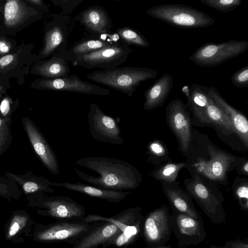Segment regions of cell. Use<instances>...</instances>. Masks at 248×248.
<instances>
[{"mask_svg":"<svg viewBox=\"0 0 248 248\" xmlns=\"http://www.w3.org/2000/svg\"><path fill=\"white\" fill-rule=\"evenodd\" d=\"M78 165L95 171L98 176L89 175L78 170H74L83 180L102 188L123 191L139 187L142 176L137 169L124 160L106 156H89L78 159Z\"/></svg>","mask_w":248,"mask_h":248,"instance_id":"6da1fadb","label":"cell"},{"mask_svg":"<svg viewBox=\"0 0 248 248\" xmlns=\"http://www.w3.org/2000/svg\"><path fill=\"white\" fill-rule=\"evenodd\" d=\"M181 91L186 98L192 122L214 126L226 136L234 133L228 117L208 95V87L193 83L190 87L185 85Z\"/></svg>","mask_w":248,"mask_h":248,"instance_id":"7a4b0ae2","label":"cell"},{"mask_svg":"<svg viewBox=\"0 0 248 248\" xmlns=\"http://www.w3.org/2000/svg\"><path fill=\"white\" fill-rule=\"evenodd\" d=\"M158 73L157 70L146 67H116L94 71L87 78L131 97L142 82L155 78Z\"/></svg>","mask_w":248,"mask_h":248,"instance_id":"3957f363","label":"cell"},{"mask_svg":"<svg viewBox=\"0 0 248 248\" xmlns=\"http://www.w3.org/2000/svg\"><path fill=\"white\" fill-rule=\"evenodd\" d=\"M204 142L209 159L200 155L187 154L186 168L203 177L208 181L217 183L227 181V174L233 169L237 157L218 149L210 141Z\"/></svg>","mask_w":248,"mask_h":248,"instance_id":"277c9868","label":"cell"},{"mask_svg":"<svg viewBox=\"0 0 248 248\" xmlns=\"http://www.w3.org/2000/svg\"><path fill=\"white\" fill-rule=\"evenodd\" d=\"M146 13L153 18L180 29L205 28L215 23L214 19L203 12L179 3L151 6Z\"/></svg>","mask_w":248,"mask_h":248,"instance_id":"5b68a950","label":"cell"},{"mask_svg":"<svg viewBox=\"0 0 248 248\" xmlns=\"http://www.w3.org/2000/svg\"><path fill=\"white\" fill-rule=\"evenodd\" d=\"M140 207H132L109 217L90 214L81 220L88 222L108 221L117 226L122 232L112 242L111 245L126 248L137 240L141 231L143 217Z\"/></svg>","mask_w":248,"mask_h":248,"instance_id":"8992f818","label":"cell"},{"mask_svg":"<svg viewBox=\"0 0 248 248\" xmlns=\"http://www.w3.org/2000/svg\"><path fill=\"white\" fill-rule=\"evenodd\" d=\"M248 48V42L246 41L210 42L197 49L189 56V59L202 67H214L242 54Z\"/></svg>","mask_w":248,"mask_h":248,"instance_id":"52a82bcc","label":"cell"},{"mask_svg":"<svg viewBox=\"0 0 248 248\" xmlns=\"http://www.w3.org/2000/svg\"><path fill=\"white\" fill-rule=\"evenodd\" d=\"M132 52L124 43L112 42L102 49L78 56L73 63L87 69H110L124 63Z\"/></svg>","mask_w":248,"mask_h":248,"instance_id":"ba28073f","label":"cell"},{"mask_svg":"<svg viewBox=\"0 0 248 248\" xmlns=\"http://www.w3.org/2000/svg\"><path fill=\"white\" fill-rule=\"evenodd\" d=\"M191 178H186L184 185L186 192L192 197L210 217L222 209V196L209 181L193 170L187 169Z\"/></svg>","mask_w":248,"mask_h":248,"instance_id":"9c48e42d","label":"cell"},{"mask_svg":"<svg viewBox=\"0 0 248 248\" xmlns=\"http://www.w3.org/2000/svg\"><path fill=\"white\" fill-rule=\"evenodd\" d=\"M166 119L177 140L179 150L186 154L192 137L191 115L186 105L179 98L172 100L166 107Z\"/></svg>","mask_w":248,"mask_h":248,"instance_id":"30bf717a","label":"cell"},{"mask_svg":"<svg viewBox=\"0 0 248 248\" xmlns=\"http://www.w3.org/2000/svg\"><path fill=\"white\" fill-rule=\"evenodd\" d=\"M101 222L62 220L52 224L40 232L38 238L47 242H62L74 245L100 224Z\"/></svg>","mask_w":248,"mask_h":248,"instance_id":"8fae6325","label":"cell"},{"mask_svg":"<svg viewBox=\"0 0 248 248\" xmlns=\"http://www.w3.org/2000/svg\"><path fill=\"white\" fill-rule=\"evenodd\" d=\"M89 132L93 139L103 143L120 145L124 140L115 120L104 113L96 104L90 105L88 114Z\"/></svg>","mask_w":248,"mask_h":248,"instance_id":"7c38bea8","label":"cell"},{"mask_svg":"<svg viewBox=\"0 0 248 248\" xmlns=\"http://www.w3.org/2000/svg\"><path fill=\"white\" fill-rule=\"evenodd\" d=\"M21 123L31 146L44 166L51 173L59 174L56 155L38 127L27 117L22 118Z\"/></svg>","mask_w":248,"mask_h":248,"instance_id":"4fadbf2b","label":"cell"},{"mask_svg":"<svg viewBox=\"0 0 248 248\" xmlns=\"http://www.w3.org/2000/svg\"><path fill=\"white\" fill-rule=\"evenodd\" d=\"M42 205L47 208V214L62 220H79L85 217L86 208L69 197H45L43 192L33 193Z\"/></svg>","mask_w":248,"mask_h":248,"instance_id":"5bb4252c","label":"cell"},{"mask_svg":"<svg viewBox=\"0 0 248 248\" xmlns=\"http://www.w3.org/2000/svg\"><path fill=\"white\" fill-rule=\"evenodd\" d=\"M37 86L39 88L44 90L101 96L110 94L109 90L82 80L74 74L58 78L40 79L37 82Z\"/></svg>","mask_w":248,"mask_h":248,"instance_id":"9a60e30c","label":"cell"},{"mask_svg":"<svg viewBox=\"0 0 248 248\" xmlns=\"http://www.w3.org/2000/svg\"><path fill=\"white\" fill-rule=\"evenodd\" d=\"M69 32L68 23L64 16H57L45 32L44 46L40 52V57L46 58L66 50Z\"/></svg>","mask_w":248,"mask_h":248,"instance_id":"2e32d148","label":"cell"},{"mask_svg":"<svg viewBox=\"0 0 248 248\" xmlns=\"http://www.w3.org/2000/svg\"><path fill=\"white\" fill-rule=\"evenodd\" d=\"M75 20L94 36L109 33L112 27L108 12L99 5L91 6L83 9L75 16Z\"/></svg>","mask_w":248,"mask_h":248,"instance_id":"e0dca14e","label":"cell"},{"mask_svg":"<svg viewBox=\"0 0 248 248\" xmlns=\"http://www.w3.org/2000/svg\"><path fill=\"white\" fill-rule=\"evenodd\" d=\"M208 95L229 119L235 134L246 149L248 148V121L240 111L231 106L214 87H208Z\"/></svg>","mask_w":248,"mask_h":248,"instance_id":"ac0fdd59","label":"cell"},{"mask_svg":"<svg viewBox=\"0 0 248 248\" xmlns=\"http://www.w3.org/2000/svg\"><path fill=\"white\" fill-rule=\"evenodd\" d=\"M122 232L114 224L101 221L99 225L76 243L72 248H103L111 246L114 240Z\"/></svg>","mask_w":248,"mask_h":248,"instance_id":"d6986e66","label":"cell"},{"mask_svg":"<svg viewBox=\"0 0 248 248\" xmlns=\"http://www.w3.org/2000/svg\"><path fill=\"white\" fill-rule=\"evenodd\" d=\"M173 86V79L171 76L167 73L163 74L144 92L143 109L150 110L162 107Z\"/></svg>","mask_w":248,"mask_h":248,"instance_id":"ffe728a7","label":"cell"},{"mask_svg":"<svg viewBox=\"0 0 248 248\" xmlns=\"http://www.w3.org/2000/svg\"><path fill=\"white\" fill-rule=\"evenodd\" d=\"M53 186H60L78 192L90 197L105 200L109 202L118 203L124 200L130 193L128 191H115L102 188L81 183L53 182Z\"/></svg>","mask_w":248,"mask_h":248,"instance_id":"44dd1931","label":"cell"},{"mask_svg":"<svg viewBox=\"0 0 248 248\" xmlns=\"http://www.w3.org/2000/svg\"><path fill=\"white\" fill-rule=\"evenodd\" d=\"M169 232V220L166 209L161 207L151 212L144 223V235L147 242H158Z\"/></svg>","mask_w":248,"mask_h":248,"instance_id":"7402d4cb","label":"cell"},{"mask_svg":"<svg viewBox=\"0 0 248 248\" xmlns=\"http://www.w3.org/2000/svg\"><path fill=\"white\" fill-rule=\"evenodd\" d=\"M4 176L12 180L20 186L26 194L38 192L53 193V182L43 176H36L31 171L23 174H16L9 171Z\"/></svg>","mask_w":248,"mask_h":248,"instance_id":"603a6c76","label":"cell"},{"mask_svg":"<svg viewBox=\"0 0 248 248\" xmlns=\"http://www.w3.org/2000/svg\"><path fill=\"white\" fill-rule=\"evenodd\" d=\"M163 190L170 203L182 214L197 218L198 215L192 204L189 194L181 189L178 182H162Z\"/></svg>","mask_w":248,"mask_h":248,"instance_id":"cb8c5ba5","label":"cell"},{"mask_svg":"<svg viewBox=\"0 0 248 248\" xmlns=\"http://www.w3.org/2000/svg\"><path fill=\"white\" fill-rule=\"evenodd\" d=\"M69 62L63 52L52 55L48 60L40 62L36 71L45 78L54 79L66 77L70 72Z\"/></svg>","mask_w":248,"mask_h":248,"instance_id":"d4e9b609","label":"cell"},{"mask_svg":"<svg viewBox=\"0 0 248 248\" xmlns=\"http://www.w3.org/2000/svg\"><path fill=\"white\" fill-rule=\"evenodd\" d=\"M112 43L99 37H86L75 42L62 52L69 62L74 63L78 56L99 50Z\"/></svg>","mask_w":248,"mask_h":248,"instance_id":"484cf974","label":"cell"},{"mask_svg":"<svg viewBox=\"0 0 248 248\" xmlns=\"http://www.w3.org/2000/svg\"><path fill=\"white\" fill-rule=\"evenodd\" d=\"M27 14V8L22 1L18 0L6 1L4 7V19L8 28L17 26L23 21Z\"/></svg>","mask_w":248,"mask_h":248,"instance_id":"4316f807","label":"cell"},{"mask_svg":"<svg viewBox=\"0 0 248 248\" xmlns=\"http://www.w3.org/2000/svg\"><path fill=\"white\" fill-rule=\"evenodd\" d=\"M186 167V163L185 162L169 161L151 171L150 175L156 180L171 184L176 181L180 170Z\"/></svg>","mask_w":248,"mask_h":248,"instance_id":"83f0119b","label":"cell"},{"mask_svg":"<svg viewBox=\"0 0 248 248\" xmlns=\"http://www.w3.org/2000/svg\"><path fill=\"white\" fill-rule=\"evenodd\" d=\"M116 32L125 45L140 47H148L150 43L147 39L137 30L124 27L118 28Z\"/></svg>","mask_w":248,"mask_h":248,"instance_id":"f1b7e54d","label":"cell"},{"mask_svg":"<svg viewBox=\"0 0 248 248\" xmlns=\"http://www.w3.org/2000/svg\"><path fill=\"white\" fill-rule=\"evenodd\" d=\"M177 223L180 232L187 236L197 235L200 231L199 222L185 214H180L177 217Z\"/></svg>","mask_w":248,"mask_h":248,"instance_id":"f546056e","label":"cell"},{"mask_svg":"<svg viewBox=\"0 0 248 248\" xmlns=\"http://www.w3.org/2000/svg\"><path fill=\"white\" fill-rule=\"evenodd\" d=\"M147 153L149 154L147 161L154 164L157 163L158 161L161 162L164 159L167 160L169 157L166 146L159 140H154L148 144Z\"/></svg>","mask_w":248,"mask_h":248,"instance_id":"4dcf8cb0","label":"cell"},{"mask_svg":"<svg viewBox=\"0 0 248 248\" xmlns=\"http://www.w3.org/2000/svg\"><path fill=\"white\" fill-rule=\"evenodd\" d=\"M12 120L3 119L0 115V156L8 150L12 141Z\"/></svg>","mask_w":248,"mask_h":248,"instance_id":"1f68e13d","label":"cell"},{"mask_svg":"<svg viewBox=\"0 0 248 248\" xmlns=\"http://www.w3.org/2000/svg\"><path fill=\"white\" fill-rule=\"evenodd\" d=\"M232 189L241 205L246 209L248 208V181L247 178H236Z\"/></svg>","mask_w":248,"mask_h":248,"instance_id":"d6a6232c","label":"cell"},{"mask_svg":"<svg viewBox=\"0 0 248 248\" xmlns=\"http://www.w3.org/2000/svg\"><path fill=\"white\" fill-rule=\"evenodd\" d=\"M203 4L223 13H228L241 4V0H200Z\"/></svg>","mask_w":248,"mask_h":248,"instance_id":"836d02e7","label":"cell"},{"mask_svg":"<svg viewBox=\"0 0 248 248\" xmlns=\"http://www.w3.org/2000/svg\"><path fill=\"white\" fill-rule=\"evenodd\" d=\"M20 194L18 185L6 176H0V196H17Z\"/></svg>","mask_w":248,"mask_h":248,"instance_id":"e575fe53","label":"cell"},{"mask_svg":"<svg viewBox=\"0 0 248 248\" xmlns=\"http://www.w3.org/2000/svg\"><path fill=\"white\" fill-rule=\"evenodd\" d=\"M232 83L238 88H244L248 86V65L235 72L231 78Z\"/></svg>","mask_w":248,"mask_h":248,"instance_id":"d590c367","label":"cell"},{"mask_svg":"<svg viewBox=\"0 0 248 248\" xmlns=\"http://www.w3.org/2000/svg\"><path fill=\"white\" fill-rule=\"evenodd\" d=\"M83 0H54L53 4L60 7L64 14H71Z\"/></svg>","mask_w":248,"mask_h":248,"instance_id":"8d00e7d4","label":"cell"},{"mask_svg":"<svg viewBox=\"0 0 248 248\" xmlns=\"http://www.w3.org/2000/svg\"><path fill=\"white\" fill-rule=\"evenodd\" d=\"M13 111L9 98L8 97L3 98L0 104V115L1 118L12 120Z\"/></svg>","mask_w":248,"mask_h":248,"instance_id":"74e56055","label":"cell"},{"mask_svg":"<svg viewBox=\"0 0 248 248\" xmlns=\"http://www.w3.org/2000/svg\"><path fill=\"white\" fill-rule=\"evenodd\" d=\"M17 56L16 54L6 55L0 58V70L5 69L13 64L16 61Z\"/></svg>","mask_w":248,"mask_h":248,"instance_id":"f35d334b","label":"cell"},{"mask_svg":"<svg viewBox=\"0 0 248 248\" xmlns=\"http://www.w3.org/2000/svg\"><path fill=\"white\" fill-rule=\"evenodd\" d=\"M234 167H236L238 173L247 176H248V161L247 159L243 160L240 164H237L236 161Z\"/></svg>","mask_w":248,"mask_h":248,"instance_id":"ab89813d","label":"cell"},{"mask_svg":"<svg viewBox=\"0 0 248 248\" xmlns=\"http://www.w3.org/2000/svg\"><path fill=\"white\" fill-rule=\"evenodd\" d=\"M12 47L11 43L5 39H0V55L8 53Z\"/></svg>","mask_w":248,"mask_h":248,"instance_id":"60d3db41","label":"cell"},{"mask_svg":"<svg viewBox=\"0 0 248 248\" xmlns=\"http://www.w3.org/2000/svg\"><path fill=\"white\" fill-rule=\"evenodd\" d=\"M19 229V225L17 222H15L12 225L9 231V235L13 236L16 234Z\"/></svg>","mask_w":248,"mask_h":248,"instance_id":"b9f144b4","label":"cell"},{"mask_svg":"<svg viewBox=\"0 0 248 248\" xmlns=\"http://www.w3.org/2000/svg\"><path fill=\"white\" fill-rule=\"evenodd\" d=\"M230 248H248V245L246 243L235 242L231 244Z\"/></svg>","mask_w":248,"mask_h":248,"instance_id":"7bdbcfd3","label":"cell"},{"mask_svg":"<svg viewBox=\"0 0 248 248\" xmlns=\"http://www.w3.org/2000/svg\"><path fill=\"white\" fill-rule=\"evenodd\" d=\"M28 1L38 6L43 4V2L41 0H28Z\"/></svg>","mask_w":248,"mask_h":248,"instance_id":"ee69618b","label":"cell"},{"mask_svg":"<svg viewBox=\"0 0 248 248\" xmlns=\"http://www.w3.org/2000/svg\"></svg>","mask_w":248,"mask_h":248,"instance_id":"f6af8a7d","label":"cell"}]
</instances>
